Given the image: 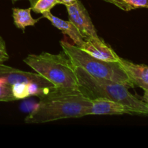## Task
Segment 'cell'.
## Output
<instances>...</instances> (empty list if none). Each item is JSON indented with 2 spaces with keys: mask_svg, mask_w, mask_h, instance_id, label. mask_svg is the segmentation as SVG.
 <instances>
[{
  "mask_svg": "<svg viewBox=\"0 0 148 148\" xmlns=\"http://www.w3.org/2000/svg\"><path fill=\"white\" fill-rule=\"evenodd\" d=\"M92 101L79 88L51 86L39 97L36 108L25 119L26 124H42L88 116Z\"/></svg>",
  "mask_w": 148,
  "mask_h": 148,
  "instance_id": "obj_1",
  "label": "cell"
},
{
  "mask_svg": "<svg viewBox=\"0 0 148 148\" xmlns=\"http://www.w3.org/2000/svg\"><path fill=\"white\" fill-rule=\"evenodd\" d=\"M79 90L89 99L107 98L123 104L133 114L148 116V106L143 100L133 95L122 84L108 79L95 77L80 67L75 66Z\"/></svg>",
  "mask_w": 148,
  "mask_h": 148,
  "instance_id": "obj_2",
  "label": "cell"
},
{
  "mask_svg": "<svg viewBox=\"0 0 148 148\" xmlns=\"http://www.w3.org/2000/svg\"><path fill=\"white\" fill-rule=\"evenodd\" d=\"M23 62L55 87L64 88L79 87L75 66L64 52L58 54L47 52L30 54L23 59Z\"/></svg>",
  "mask_w": 148,
  "mask_h": 148,
  "instance_id": "obj_3",
  "label": "cell"
},
{
  "mask_svg": "<svg viewBox=\"0 0 148 148\" xmlns=\"http://www.w3.org/2000/svg\"><path fill=\"white\" fill-rule=\"evenodd\" d=\"M60 45L63 52L75 66L82 68L95 77L114 81L128 88L135 87L119 62H107L97 59L65 40H61Z\"/></svg>",
  "mask_w": 148,
  "mask_h": 148,
  "instance_id": "obj_4",
  "label": "cell"
},
{
  "mask_svg": "<svg viewBox=\"0 0 148 148\" xmlns=\"http://www.w3.org/2000/svg\"><path fill=\"white\" fill-rule=\"evenodd\" d=\"M66 7L69 21L75 25L84 38L99 37L89 13L79 0Z\"/></svg>",
  "mask_w": 148,
  "mask_h": 148,
  "instance_id": "obj_5",
  "label": "cell"
},
{
  "mask_svg": "<svg viewBox=\"0 0 148 148\" xmlns=\"http://www.w3.org/2000/svg\"><path fill=\"white\" fill-rule=\"evenodd\" d=\"M0 81L12 85L20 83H34L42 87L54 86L40 75L27 72L3 64L0 65Z\"/></svg>",
  "mask_w": 148,
  "mask_h": 148,
  "instance_id": "obj_6",
  "label": "cell"
},
{
  "mask_svg": "<svg viewBox=\"0 0 148 148\" xmlns=\"http://www.w3.org/2000/svg\"><path fill=\"white\" fill-rule=\"evenodd\" d=\"M79 48L88 54L101 60L107 62H119V60L120 56L100 37L85 39Z\"/></svg>",
  "mask_w": 148,
  "mask_h": 148,
  "instance_id": "obj_7",
  "label": "cell"
},
{
  "mask_svg": "<svg viewBox=\"0 0 148 148\" xmlns=\"http://www.w3.org/2000/svg\"><path fill=\"white\" fill-rule=\"evenodd\" d=\"M92 101L88 115H122L133 114L131 110L123 104L107 98H97Z\"/></svg>",
  "mask_w": 148,
  "mask_h": 148,
  "instance_id": "obj_8",
  "label": "cell"
},
{
  "mask_svg": "<svg viewBox=\"0 0 148 148\" xmlns=\"http://www.w3.org/2000/svg\"><path fill=\"white\" fill-rule=\"evenodd\" d=\"M119 63L130 77L134 86L148 90V66L137 64L120 57Z\"/></svg>",
  "mask_w": 148,
  "mask_h": 148,
  "instance_id": "obj_9",
  "label": "cell"
},
{
  "mask_svg": "<svg viewBox=\"0 0 148 148\" xmlns=\"http://www.w3.org/2000/svg\"><path fill=\"white\" fill-rule=\"evenodd\" d=\"M42 17L48 19L54 27L60 30L64 34L69 36L72 39L75 46H77V47H79L85 40V38L82 37L77 28L69 20L66 21V20L59 18L51 14V12H43L42 14Z\"/></svg>",
  "mask_w": 148,
  "mask_h": 148,
  "instance_id": "obj_10",
  "label": "cell"
},
{
  "mask_svg": "<svg viewBox=\"0 0 148 148\" xmlns=\"http://www.w3.org/2000/svg\"><path fill=\"white\" fill-rule=\"evenodd\" d=\"M31 8H13L12 17L14 25L23 31L26 27L34 26L40 18L34 19L31 16Z\"/></svg>",
  "mask_w": 148,
  "mask_h": 148,
  "instance_id": "obj_11",
  "label": "cell"
},
{
  "mask_svg": "<svg viewBox=\"0 0 148 148\" xmlns=\"http://www.w3.org/2000/svg\"><path fill=\"white\" fill-rule=\"evenodd\" d=\"M124 11H130L140 8L148 9V0H106Z\"/></svg>",
  "mask_w": 148,
  "mask_h": 148,
  "instance_id": "obj_12",
  "label": "cell"
},
{
  "mask_svg": "<svg viewBox=\"0 0 148 148\" xmlns=\"http://www.w3.org/2000/svg\"><path fill=\"white\" fill-rule=\"evenodd\" d=\"M30 8L36 13L43 14L46 12H51L54 6L58 4L57 0H29Z\"/></svg>",
  "mask_w": 148,
  "mask_h": 148,
  "instance_id": "obj_13",
  "label": "cell"
},
{
  "mask_svg": "<svg viewBox=\"0 0 148 148\" xmlns=\"http://www.w3.org/2000/svg\"><path fill=\"white\" fill-rule=\"evenodd\" d=\"M32 83H20L14 84L12 85V90L13 95L16 100L23 99L27 97H30L29 93V87Z\"/></svg>",
  "mask_w": 148,
  "mask_h": 148,
  "instance_id": "obj_14",
  "label": "cell"
},
{
  "mask_svg": "<svg viewBox=\"0 0 148 148\" xmlns=\"http://www.w3.org/2000/svg\"><path fill=\"white\" fill-rule=\"evenodd\" d=\"M16 101L13 95L12 86L0 81V102H9Z\"/></svg>",
  "mask_w": 148,
  "mask_h": 148,
  "instance_id": "obj_15",
  "label": "cell"
},
{
  "mask_svg": "<svg viewBox=\"0 0 148 148\" xmlns=\"http://www.w3.org/2000/svg\"><path fill=\"white\" fill-rule=\"evenodd\" d=\"M9 55L7 51L5 41L0 36V65L3 64L6 61L9 59Z\"/></svg>",
  "mask_w": 148,
  "mask_h": 148,
  "instance_id": "obj_16",
  "label": "cell"
},
{
  "mask_svg": "<svg viewBox=\"0 0 148 148\" xmlns=\"http://www.w3.org/2000/svg\"><path fill=\"white\" fill-rule=\"evenodd\" d=\"M37 106V103H35L33 101H25L21 104L20 108L24 112L30 113Z\"/></svg>",
  "mask_w": 148,
  "mask_h": 148,
  "instance_id": "obj_17",
  "label": "cell"
},
{
  "mask_svg": "<svg viewBox=\"0 0 148 148\" xmlns=\"http://www.w3.org/2000/svg\"><path fill=\"white\" fill-rule=\"evenodd\" d=\"M76 0H57V3L59 4H64L65 6L70 5L73 4Z\"/></svg>",
  "mask_w": 148,
  "mask_h": 148,
  "instance_id": "obj_18",
  "label": "cell"
},
{
  "mask_svg": "<svg viewBox=\"0 0 148 148\" xmlns=\"http://www.w3.org/2000/svg\"><path fill=\"white\" fill-rule=\"evenodd\" d=\"M143 101L148 106V90H145L144 95L143 96Z\"/></svg>",
  "mask_w": 148,
  "mask_h": 148,
  "instance_id": "obj_19",
  "label": "cell"
},
{
  "mask_svg": "<svg viewBox=\"0 0 148 148\" xmlns=\"http://www.w3.org/2000/svg\"><path fill=\"white\" fill-rule=\"evenodd\" d=\"M12 2H15V1H20V0H11Z\"/></svg>",
  "mask_w": 148,
  "mask_h": 148,
  "instance_id": "obj_20",
  "label": "cell"
},
{
  "mask_svg": "<svg viewBox=\"0 0 148 148\" xmlns=\"http://www.w3.org/2000/svg\"><path fill=\"white\" fill-rule=\"evenodd\" d=\"M103 1H106V0H103Z\"/></svg>",
  "mask_w": 148,
  "mask_h": 148,
  "instance_id": "obj_21",
  "label": "cell"
}]
</instances>
